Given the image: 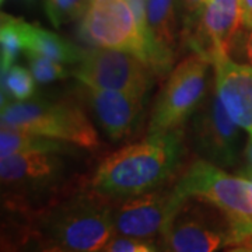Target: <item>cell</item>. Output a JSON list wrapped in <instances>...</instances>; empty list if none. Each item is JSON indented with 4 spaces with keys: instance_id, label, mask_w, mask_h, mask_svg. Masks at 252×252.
<instances>
[{
    "instance_id": "6da1fadb",
    "label": "cell",
    "mask_w": 252,
    "mask_h": 252,
    "mask_svg": "<svg viewBox=\"0 0 252 252\" xmlns=\"http://www.w3.org/2000/svg\"><path fill=\"white\" fill-rule=\"evenodd\" d=\"M98 190H76L32 213L28 237L45 251H102L115 235L114 205Z\"/></svg>"
},
{
    "instance_id": "7a4b0ae2",
    "label": "cell",
    "mask_w": 252,
    "mask_h": 252,
    "mask_svg": "<svg viewBox=\"0 0 252 252\" xmlns=\"http://www.w3.org/2000/svg\"><path fill=\"white\" fill-rule=\"evenodd\" d=\"M184 154L182 129L149 133L101 162L91 187L111 199H125L157 189L180 167Z\"/></svg>"
},
{
    "instance_id": "3957f363",
    "label": "cell",
    "mask_w": 252,
    "mask_h": 252,
    "mask_svg": "<svg viewBox=\"0 0 252 252\" xmlns=\"http://www.w3.org/2000/svg\"><path fill=\"white\" fill-rule=\"evenodd\" d=\"M1 126L45 136L84 149H97L99 139L90 119L73 101H14L1 105Z\"/></svg>"
},
{
    "instance_id": "277c9868",
    "label": "cell",
    "mask_w": 252,
    "mask_h": 252,
    "mask_svg": "<svg viewBox=\"0 0 252 252\" xmlns=\"http://www.w3.org/2000/svg\"><path fill=\"white\" fill-rule=\"evenodd\" d=\"M174 188L182 198L203 199L219 207L233 225L235 244L252 234V192L243 175H230L200 158L189 165Z\"/></svg>"
},
{
    "instance_id": "5b68a950",
    "label": "cell",
    "mask_w": 252,
    "mask_h": 252,
    "mask_svg": "<svg viewBox=\"0 0 252 252\" xmlns=\"http://www.w3.org/2000/svg\"><path fill=\"white\" fill-rule=\"evenodd\" d=\"M212 62L195 52L180 62L156 99L149 133L178 129L195 114L207 95Z\"/></svg>"
},
{
    "instance_id": "8992f818",
    "label": "cell",
    "mask_w": 252,
    "mask_h": 252,
    "mask_svg": "<svg viewBox=\"0 0 252 252\" xmlns=\"http://www.w3.org/2000/svg\"><path fill=\"white\" fill-rule=\"evenodd\" d=\"M162 250L212 252L235 244L233 225L224 213L207 200L185 198L161 235Z\"/></svg>"
},
{
    "instance_id": "52a82bcc",
    "label": "cell",
    "mask_w": 252,
    "mask_h": 252,
    "mask_svg": "<svg viewBox=\"0 0 252 252\" xmlns=\"http://www.w3.org/2000/svg\"><path fill=\"white\" fill-rule=\"evenodd\" d=\"M79 34L95 48L135 55L152 66V51L126 0H91L83 13Z\"/></svg>"
},
{
    "instance_id": "ba28073f",
    "label": "cell",
    "mask_w": 252,
    "mask_h": 252,
    "mask_svg": "<svg viewBox=\"0 0 252 252\" xmlns=\"http://www.w3.org/2000/svg\"><path fill=\"white\" fill-rule=\"evenodd\" d=\"M153 67L135 55L95 48L84 51L72 74L83 86L126 91L146 97L153 83Z\"/></svg>"
},
{
    "instance_id": "9c48e42d",
    "label": "cell",
    "mask_w": 252,
    "mask_h": 252,
    "mask_svg": "<svg viewBox=\"0 0 252 252\" xmlns=\"http://www.w3.org/2000/svg\"><path fill=\"white\" fill-rule=\"evenodd\" d=\"M190 135L203 160L219 167L234 165L240 152V126L225 112L216 90L195 111Z\"/></svg>"
},
{
    "instance_id": "30bf717a",
    "label": "cell",
    "mask_w": 252,
    "mask_h": 252,
    "mask_svg": "<svg viewBox=\"0 0 252 252\" xmlns=\"http://www.w3.org/2000/svg\"><path fill=\"white\" fill-rule=\"evenodd\" d=\"M175 188L150 190L130 198L118 199L114 206L115 234L153 240L162 235L172 216L184 202Z\"/></svg>"
},
{
    "instance_id": "8fae6325",
    "label": "cell",
    "mask_w": 252,
    "mask_h": 252,
    "mask_svg": "<svg viewBox=\"0 0 252 252\" xmlns=\"http://www.w3.org/2000/svg\"><path fill=\"white\" fill-rule=\"evenodd\" d=\"M243 23L241 0H207L189 45L210 61L217 55H230Z\"/></svg>"
},
{
    "instance_id": "7c38bea8",
    "label": "cell",
    "mask_w": 252,
    "mask_h": 252,
    "mask_svg": "<svg viewBox=\"0 0 252 252\" xmlns=\"http://www.w3.org/2000/svg\"><path fill=\"white\" fill-rule=\"evenodd\" d=\"M215 90L225 112L240 127L252 132V66L234 62L228 55L210 59Z\"/></svg>"
},
{
    "instance_id": "4fadbf2b",
    "label": "cell",
    "mask_w": 252,
    "mask_h": 252,
    "mask_svg": "<svg viewBox=\"0 0 252 252\" xmlns=\"http://www.w3.org/2000/svg\"><path fill=\"white\" fill-rule=\"evenodd\" d=\"M87 102L104 132L112 140L127 136L143 109L144 97L126 91L83 87Z\"/></svg>"
},
{
    "instance_id": "5bb4252c",
    "label": "cell",
    "mask_w": 252,
    "mask_h": 252,
    "mask_svg": "<svg viewBox=\"0 0 252 252\" xmlns=\"http://www.w3.org/2000/svg\"><path fill=\"white\" fill-rule=\"evenodd\" d=\"M182 0H147V23L153 45V70L164 74L175 59V49L184 36L181 27Z\"/></svg>"
},
{
    "instance_id": "9a60e30c",
    "label": "cell",
    "mask_w": 252,
    "mask_h": 252,
    "mask_svg": "<svg viewBox=\"0 0 252 252\" xmlns=\"http://www.w3.org/2000/svg\"><path fill=\"white\" fill-rule=\"evenodd\" d=\"M62 153H23L0 158L3 184L18 187H46L59 180L64 170Z\"/></svg>"
},
{
    "instance_id": "2e32d148",
    "label": "cell",
    "mask_w": 252,
    "mask_h": 252,
    "mask_svg": "<svg viewBox=\"0 0 252 252\" xmlns=\"http://www.w3.org/2000/svg\"><path fill=\"white\" fill-rule=\"evenodd\" d=\"M24 51L27 55H38L54 59L61 63L76 64L80 62L84 51L70 44L64 38L51 32L38 24L26 26V44Z\"/></svg>"
},
{
    "instance_id": "e0dca14e",
    "label": "cell",
    "mask_w": 252,
    "mask_h": 252,
    "mask_svg": "<svg viewBox=\"0 0 252 252\" xmlns=\"http://www.w3.org/2000/svg\"><path fill=\"white\" fill-rule=\"evenodd\" d=\"M67 149L66 142L45 136L32 135L3 126L0 130V158L23 153H64Z\"/></svg>"
},
{
    "instance_id": "ac0fdd59",
    "label": "cell",
    "mask_w": 252,
    "mask_h": 252,
    "mask_svg": "<svg viewBox=\"0 0 252 252\" xmlns=\"http://www.w3.org/2000/svg\"><path fill=\"white\" fill-rule=\"evenodd\" d=\"M26 26L27 21L23 18L13 17L9 14H1L0 24V48H1V76L6 74L17 59L18 54L24 51L26 44Z\"/></svg>"
},
{
    "instance_id": "d6986e66",
    "label": "cell",
    "mask_w": 252,
    "mask_h": 252,
    "mask_svg": "<svg viewBox=\"0 0 252 252\" xmlns=\"http://www.w3.org/2000/svg\"><path fill=\"white\" fill-rule=\"evenodd\" d=\"M7 93L14 101H27L35 93V79L26 67L13 64L1 76V94Z\"/></svg>"
},
{
    "instance_id": "ffe728a7",
    "label": "cell",
    "mask_w": 252,
    "mask_h": 252,
    "mask_svg": "<svg viewBox=\"0 0 252 252\" xmlns=\"http://www.w3.org/2000/svg\"><path fill=\"white\" fill-rule=\"evenodd\" d=\"M91 0H45V11L55 27L81 17Z\"/></svg>"
},
{
    "instance_id": "44dd1931",
    "label": "cell",
    "mask_w": 252,
    "mask_h": 252,
    "mask_svg": "<svg viewBox=\"0 0 252 252\" xmlns=\"http://www.w3.org/2000/svg\"><path fill=\"white\" fill-rule=\"evenodd\" d=\"M30 61V70L32 73L34 79L38 83H51L55 80H62L69 76V70L63 63L49 59L45 56H38V55H27Z\"/></svg>"
},
{
    "instance_id": "7402d4cb",
    "label": "cell",
    "mask_w": 252,
    "mask_h": 252,
    "mask_svg": "<svg viewBox=\"0 0 252 252\" xmlns=\"http://www.w3.org/2000/svg\"><path fill=\"white\" fill-rule=\"evenodd\" d=\"M160 248L157 244L147 240V238H139V237H130V235H118L112 237L108 244L104 247L102 251L105 252H152L158 251Z\"/></svg>"
},
{
    "instance_id": "603a6c76",
    "label": "cell",
    "mask_w": 252,
    "mask_h": 252,
    "mask_svg": "<svg viewBox=\"0 0 252 252\" xmlns=\"http://www.w3.org/2000/svg\"><path fill=\"white\" fill-rule=\"evenodd\" d=\"M130 6V9L135 14L136 21L139 27L143 32L144 38L152 51V67H153V45H152V38H150V31H149V23H147V0H126Z\"/></svg>"
},
{
    "instance_id": "cb8c5ba5",
    "label": "cell",
    "mask_w": 252,
    "mask_h": 252,
    "mask_svg": "<svg viewBox=\"0 0 252 252\" xmlns=\"http://www.w3.org/2000/svg\"><path fill=\"white\" fill-rule=\"evenodd\" d=\"M207 0H182V9H184V32L192 27H196L199 17L206 6Z\"/></svg>"
},
{
    "instance_id": "d4e9b609",
    "label": "cell",
    "mask_w": 252,
    "mask_h": 252,
    "mask_svg": "<svg viewBox=\"0 0 252 252\" xmlns=\"http://www.w3.org/2000/svg\"><path fill=\"white\" fill-rule=\"evenodd\" d=\"M243 3V23L245 28H252V0H241Z\"/></svg>"
},
{
    "instance_id": "484cf974",
    "label": "cell",
    "mask_w": 252,
    "mask_h": 252,
    "mask_svg": "<svg viewBox=\"0 0 252 252\" xmlns=\"http://www.w3.org/2000/svg\"><path fill=\"white\" fill-rule=\"evenodd\" d=\"M230 251H238V252H252V234L248 235L247 238L241 240L240 243L234 244L233 247L228 248Z\"/></svg>"
},
{
    "instance_id": "4316f807",
    "label": "cell",
    "mask_w": 252,
    "mask_h": 252,
    "mask_svg": "<svg viewBox=\"0 0 252 252\" xmlns=\"http://www.w3.org/2000/svg\"><path fill=\"white\" fill-rule=\"evenodd\" d=\"M250 140L247 144V149H245V157H247V161L250 164V168L252 170V132L250 133Z\"/></svg>"
},
{
    "instance_id": "83f0119b",
    "label": "cell",
    "mask_w": 252,
    "mask_h": 252,
    "mask_svg": "<svg viewBox=\"0 0 252 252\" xmlns=\"http://www.w3.org/2000/svg\"><path fill=\"white\" fill-rule=\"evenodd\" d=\"M245 49H247V58H248V61H250V63H251V66H252V28H251L250 35H248V39H247Z\"/></svg>"
},
{
    "instance_id": "f1b7e54d",
    "label": "cell",
    "mask_w": 252,
    "mask_h": 252,
    "mask_svg": "<svg viewBox=\"0 0 252 252\" xmlns=\"http://www.w3.org/2000/svg\"><path fill=\"white\" fill-rule=\"evenodd\" d=\"M243 177L245 180L248 181V184H250V188H251V192H252V170L248 167L245 171L243 172Z\"/></svg>"
},
{
    "instance_id": "f546056e",
    "label": "cell",
    "mask_w": 252,
    "mask_h": 252,
    "mask_svg": "<svg viewBox=\"0 0 252 252\" xmlns=\"http://www.w3.org/2000/svg\"><path fill=\"white\" fill-rule=\"evenodd\" d=\"M1 1H4V0H1Z\"/></svg>"
}]
</instances>
